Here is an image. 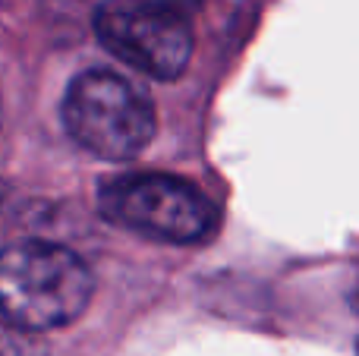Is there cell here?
I'll list each match as a JSON object with an SVG mask.
<instances>
[{"label":"cell","mask_w":359,"mask_h":356,"mask_svg":"<svg viewBox=\"0 0 359 356\" xmlns=\"http://www.w3.org/2000/svg\"><path fill=\"white\" fill-rule=\"evenodd\" d=\"M92 300V271L67 246L22 240L0 249V315L25 331L69 325Z\"/></svg>","instance_id":"obj_1"},{"label":"cell","mask_w":359,"mask_h":356,"mask_svg":"<svg viewBox=\"0 0 359 356\" xmlns=\"http://www.w3.org/2000/svg\"><path fill=\"white\" fill-rule=\"evenodd\" d=\"M60 114L69 136L104 161H130L155 136L151 98L111 69L76 76L63 95Z\"/></svg>","instance_id":"obj_2"},{"label":"cell","mask_w":359,"mask_h":356,"mask_svg":"<svg viewBox=\"0 0 359 356\" xmlns=\"http://www.w3.org/2000/svg\"><path fill=\"white\" fill-rule=\"evenodd\" d=\"M98 208L107 221L158 240L202 243L217 227V208L202 189L168 174H130L98 189Z\"/></svg>","instance_id":"obj_3"},{"label":"cell","mask_w":359,"mask_h":356,"mask_svg":"<svg viewBox=\"0 0 359 356\" xmlns=\"http://www.w3.org/2000/svg\"><path fill=\"white\" fill-rule=\"evenodd\" d=\"M98 41L151 79H177L192 57L186 13L161 0H104L95 10Z\"/></svg>","instance_id":"obj_4"},{"label":"cell","mask_w":359,"mask_h":356,"mask_svg":"<svg viewBox=\"0 0 359 356\" xmlns=\"http://www.w3.org/2000/svg\"><path fill=\"white\" fill-rule=\"evenodd\" d=\"M0 356H16V350H13V344H10L6 334H0Z\"/></svg>","instance_id":"obj_5"}]
</instances>
